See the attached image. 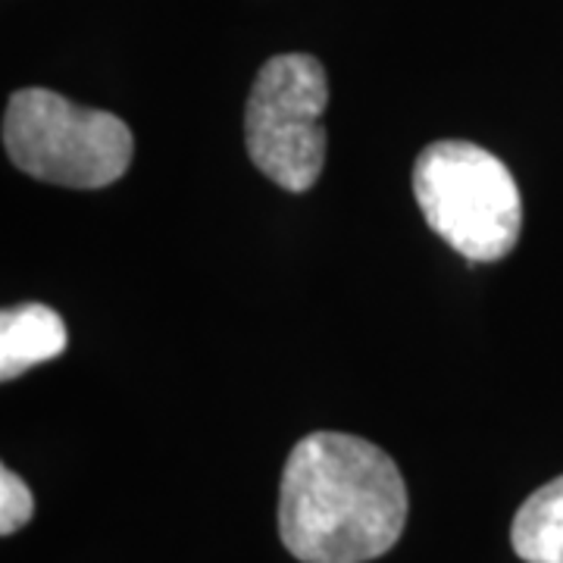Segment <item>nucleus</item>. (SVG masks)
<instances>
[{"instance_id": "2", "label": "nucleus", "mask_w": 563, "mask_h": 563, "mask_svg": "<svg viewBox=\"0 0 563 563\" xmlns=\"http://www.w3.org/2000/svg\"><path fill=\"white\" fill-rule=\"evenodd\" d=\"M413 195L429 229L463 261L507 257L523 229L514 173L473 141H435L413 163Z\"/></svg>"}, {"instance_id": "5", "label": "nucleus", "mask_w": 563, "mask_h": 563, "mask_svg": "<svg viewBox=\"0 0 563 563\" xmlns=\"http://www.w3.org/2000/svg\"><path fill=\"white\" fill-rule=\"evenodd\" d=\"M69 344L66 322L47 303H16L0 313V379L10 383L38 363L60 357Z\"/></svg>"}, {"instance_id": "1", "label": "nucleus", "mask_w": 563, "mask_h": 563, "mask_svg": "<svg viewBox=\"0 0 563 563\" xmlns=\"http://www.w3.org/2000/svg\"><path fill=\"white\" fill-rule=\"evenodd\" d=\"M407 523V485L379 444L347 432L303 435L279 488V536L301 563H366Z\"/></svg>"}, {"instance_id": "4", "label": "nucleus", "mask_w": 563, "mask_h": 563, "mask_svg": "<svg viewBox=\"0 0 563 563\" xmlns=\"http://www.w3.org/2000/svg\"><path fill=\"white\" fill-rule=\"evenodd\" d=\"M329 79L317 57L279 54L263 63L244 107L251 163L285 191H310L325 163Z\"/></svg>"}, {"instance_id": "7", "label": "nucleus", "mask_w": 563, "mask_h": 563, "mask_svg": "<svg viewBox=\"0 0 563 563\" xmlns=\"http://www.w3.org/2000/svg\"><path fill=\"white\" fill-rule=\"evenodd\" d=\"M35 514L32 488L10 466H0V536H13Z\"/></svg>"}, {"instance_id": "3", "label": "nucleus", "mask_w": 563, "mask_h": 563, "mask_svg": "<svg viewBox=\"0 0 563 563\" xmlns=\"http://www.w3.org/2000/svg\"><path fill=\"white\" fill-rule=\"evenodd\" d=\"M3 151L32 179L95 191L120 181L135 154L132 129L51 88H22L3 113Z\"/></svg>"}, {"instance_id": "6", "label": "nucleus", "mask_w": 563, "mask_h": 563, "mask_svg": "<svg viewBox=\"0 0 563 563\" xmlns=\"http://www.w3.org/2000/svg\"><path fill=\"white\" fill-rule=\"evenodd\" d=\"M510 544L526 563H563V476L536 488L520 504Z\"/></svg>"}]
</instances>
